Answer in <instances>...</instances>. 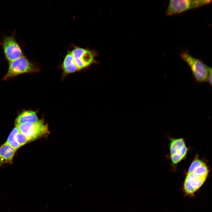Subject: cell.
<instances>
[{"label":"cell","mask_w":212,"mask_h":212,"mask_svg":"<svg viewBox=\"0 0 212 212\" xmlns=\"http://www.w3.org/2000/svg\"><path fill=\"white\" fill-rule=\"evenodd\" d=\"M209 173L206 163L196 157L189 167L183 184L182 190L184 196H194L206 181Z\"/></svg>","instance_id":"obj_1"},{"label":"cell","mask_w":212,"mask_h":212,"mask_svg":"<svg viewBox=\"0 0 212 212\" xmlns=\"http://www.w3.org/2000/svg\"><path fill=\"white\" fill-rule=\"evenodd\" d=\"M180 57L190 67L196 80L200 82L208 81L212 68L200 59L193 56L188 51L181 53Z\"/></svg>","instance_id":"obj_2"},{"label":"cell","mask_w":212,"mask_h":212,"mask_svg":"<svg viewBox=\"0 0 212 212\" xmlns=\"http://www.w3.org/2000/svg\"><path fill=\"white\" fill-rule=\"evenodd\" d=\"M39 70L37 64L24 55L9 62L8 71L3 80H6L21 74L37 72Z\"/></svg>","instance_id":"obj_3"},{"label":"cell","mask_w":212,"mask_h":212,"mask_svg":"<svg viewBox=\"0 0 212 212\" xmlns=\"http://www.w3.org/2000/svg\"><path fill=\"white\" fill-rule=\"evenodd\" d=\"M211 0H170L166 11L168 16L179 14L209 4Z\"/></svg>","instance_id":"obj_4"},{"label":"cell","mask_w":212,"mask_h":212,"mask_svg":"<svg viewBox=\"0 0 212 212\" xmlns=\"http://www.w3.org/2000/svg\"><path fill=\"white\" fill-rule=\"evenodd\" d=\"M15 33L14 32L11 35L4 36L0 42L5 58L9 62L24 55L16 39Z\"/></svg>","instance_id":"obj_5"},{"label":"cell","mask_w":212,"mask_h":212,"mask_svg":"<svg viewBox=\"0 0 212 212\" xmlns=\"http://www.w3.org/2000/svg\"><path fill=\"white\" fill-rule=\"evenodd\" d=\"M15 126L32 141L47 136L50 132L48 125L42 120L35 123L26 122L16 125Z\"/></svg>","instance_id":"obj_6"},{"label":"cell","mask_w":212,"mask_h":212,"mask_svg":"<svg viewBox=\"0 0 212 212\" xmlns=\"http://www.w3.org/2000/svg\"><path fill=\"white\" fill-rule=\"evenodd\" d=\"M170 158L173 165L177 164L186 158L188 151L184 139L171 138L169 145Z\"/></svg>","instance_id":"obj_7"},{"label":"cell","mask_w":212,"mask_h":212,"mask_svg":"<svg viewBox=\"0 0 212 212\" xmlns=\"http://www.w3.org/2000/svg\"><path fill=\"white\" fill-rule=\"evenodd\" d=\"M73 60L79 69L85 68L95 62L97 53L90 49L76 47L71 51Z\"/></svg>","instance_id":"obj_8"},{"label":"cell","mask_w":212,"mask_h":212,"mask_svg":"<svg viewBox=\"0 0 212 212\" xmlns=\"http://www.w3.org/2000/svg\"><path fill=\"white\" fill-rule=\"evenodd\" d=\"M16 150L6 142L0 147V165L11 162Z\"/></svg>","instance_id":"obj_9"},{"label":"cell","mask_w":212,"mask_h":212,"mask_svg":"<svg viewBox=\"0 0 212 212\" xmlns=\"http://www.w3.org/2000/svg\"><path fill=\"white\" fill-rule=\"evenodd\" d=\"M39 120L36 112L31 110L23 111L19 114L15 121V125L21 124L25 122L35 123Z\"/></svg>","instance_id":"obj_10"},{"label":"cell","mask_w":212,"mask_h":212,"mask_svg":"<svg viewBox=\"0 0 212 212\" xmlns=\"http://www.w3.org/2000/svg\"><path fill=\"white\" fill-rule=\"evenodd\" d=\"M64 73L67 74L80 70L73 60L71 51L66 54L62 64Z\"/></svg>","instance_id":"obj_11"},{"label":"cell","mask_w":212,"mask_h":212,"mask_svg":"<svg viewBox=\"0 0 212 212\" xmlns=\"http://www.w3.org/2000/svg\"><path fill=\"white\" fill-rule=\"evenodd\" d=\"M19 130V129L17 127H15L10 134L6 142L7 144L14 148L16 150L19 148L21 147L16 141L15 139V136Z\"/></svg>","instance_id":"obj_12"},{"label":"cell","mask_w":212,"mask_h":212,"mask_svg":"<svg viewBox=\"0 0 212 212\" xmlns=\"http://www.w3.org/2000/svg\"><path fill=\"white\" fill-rule=\"evenodd\" d=\"M15 139L21 147L29 142L32 141L30 139L19 130L15 135Z\"/></svg>","instance_id":"obj_13"}]
</instances>
